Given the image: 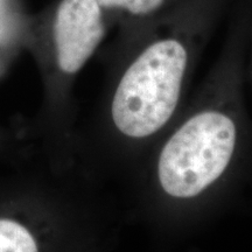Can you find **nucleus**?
<instances>
[{"label": "nucleus", "instance_id": "obj_1", "mask_svg": "<svg viewBox=\"0 0 252 252\" xmlns=\"http://www.w3.org/2000/svg\"><path fill=\"white\" fill-rule=\"evenodd\" d=\"M231 34L198 90L133 169L138 212L167 229L215 216L252 175V123Z\"/></svg>", "mask_w": 252, "mask_h": 252}, {"label": "nucleus", "instance_id": "obj_2", "mask_svg": "<svg viewBox=\"0 0 252 252\" xmlns=\"http://www.w3.org/2000/svg\"><path fill=\"white\" fill-rule=\"evenodd\" d=\"M225 0H179L165 13L119 31L105 125L122 168L134 169L178 118Z\"/></svg>", "mask_w": 252, "mask_h": 252}, {"label": "nucleus", "instance_id": "obj_3", "mask_svg": "<svg viewBox=\"0 0 252 252\" xmlns=\"http://www.w3.org/2000/svg\"><path fill=\"white\" fill-rule=\"evenodd\" d=\"M113 26L96 0H60L50 23L53 63L60 76L76 75Z\"/></svg>", "mask_w": 252, "mask_h": 252}, {"label": "nucleus", "instance_id": "obj_4", "mask_svg": "<svg viewBox=\"0 0 252 252\" xmlns=\"http://www.w3.org/2000/svg\"><path fill=\"white\" fill-rule=\"evenodd\" d=\"M179 0H96L119 31L141 25L172 8Z\"/></svg>", "mask_w": 252, "mask_h": 252}, {"label": "nucleus", "instance_id": "obj_5", "mask_svg": "<svg viewBox=\"0 0 252 252\" xmlns=\"http://www.w3.org/2000/svg\"><path fill=\"white\" fill-rule=\"evenodd\" d=\"M0 252H39V247L24 225L12 220H0Z\"/></svg>", "mask_w": 252, "mask_h": 252}]
</instances>
